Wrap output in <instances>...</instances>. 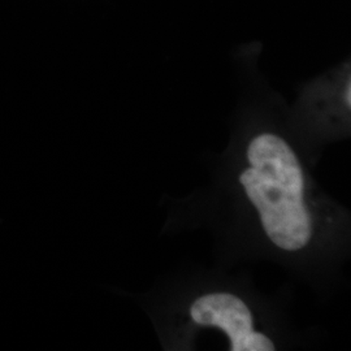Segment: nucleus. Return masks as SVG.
I'll return each mask as SVG.
<instances>
[{
  "label": "nucleus",
  "instance_id": "1",
  "mask_svg": "<svg viewBox=\"0 0 351 351\" xmlns=\"http://www.w3.org/2000/svg\"><path fill=\"white\" fill-rule=\"evenodd\" d=\"M247 159L251 167L239 176V182L258 210L264 232L277 247L301 250L311 239L313 226L295 154L284 139L267 133L251 141Z\"/></svg>",
  "mask_w": 351,
  "mask_h": 351
},
{
  "label": "nucleus",
  "instance_id": "2",
  "mask_svg": "<svg viewBox=\"0 0 351 351\" xmlns=\"http://www.w3.org/2000/svg\"><path fill=\"white\" fill-rule=\"evenodd\" d=\"M201 326L221 328L232 342V351H274V342L252 329V315L245 302L229 293H213L198 298L190 308Z\"/></svg>",
  "mask_w": 351,
  "mask_h": 351
},
{
  "label": "nucleus",
  "instance_id": "3",
  "mask_svg": "<svg viewBox=\"0 0 351 351\" xmlns=\"http://www.w3.org/2000/svg\"><path fill=\"white\" fill-rule=\"evenodd\" d=\"M343 99H345V103L348 104V107L350 108L351 106V85L350 81L348 82V85H346V90H345V97H343Z\"/></svg>",
  "mask_w": 351,
  "mask_h": 351
}]
</instances>
